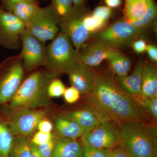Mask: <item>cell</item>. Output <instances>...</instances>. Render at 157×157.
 <instances>
[{
    "instance_id": "6da1fadb",
    "label": "cell",
    "mask_w": 157,
    "mask_h": 157,
    "mask_svg": "<svg viewBox=\"0 0 157 157\" xmlns=\"http://www.w3.org/2000/svg\"><path fill=\"white\" fill-rule=\"evenodd\" d=\"M86 107L97 113L103 120L118 124L133 121L155 124V121L134 96L119 84L111 70L97 72L89 92L84 95Z\"/></svg>"
},
{
    "instance_id": "7a4b0ae2",
    "label": "cell",
    "mask_w": 157,
    "mask_h": 157,
    "mask_svg": "<svg viewBox=\"0 0 157 157\" xmlns=\"http://www.w3.org/2000/svg\"><path fill=\"white\" fill-rule=\"evenodd\" d=\"M118 146L130 157H157L155 124L125 121L117 124Z\"/></svg>"
},
{
    "instance_id": "3957f363",
    "label": "cell",
    "mask_w": 157,
    "mask_h": 157,
    "mask_svg": "<svg viewBox=\"0 0 157 157\" xmlns=\"http://www.w3.org/2000/svg\"><path fill=\"white\" fill-rule=\"evenodd\" d=\"M59 75L47 70L33 72L23 81L7 107L36 109L47 106L50 98L48 94V85Z\"/></svg>"
},
{
    "instance_id": "277c9868",
    "label": "cell",
    "mask_w": 157,
    "mask_h": 157,
    "mask_svg": "<svg viewBox=\"0 0 157 157\" xmlns=\"http://www.w3.org/2000/svg\"><path fill=\"white\" fill-rule=\"evenodd\" d=\"M78 52L67 34L59 32L47 46L44 67L59 75L68 74L79 63Z\"/></svg>"
},
{
    "instance_id": "5b68a950",
    "label": "cell",
    "mask_w": 157,
    "mask_h": 157,
    "mask_svg": "<svg viewBox=\"0 0 157 157\" xmlns=\"http://www.w3.org/2000/svg\"><path fill=\"white\" fill-rule=\"evenodd\" d=\"M25 70L20 54L5 59L0 64V107L10 102L23 81Z\"/></svg>"
},
{
    "instance_id": "8992f818",
    "label": "cell",
    "mask_w": 157,
    "mask_h": 157,
    "mask_svg": "<svg viewBox=\"0 0 157 157\" xmlns=\"http://www.w3.org/2000/svg\"><path fill=\"white\" fill-rule=\"evenodd\" d=\"M0 113L8 124L15 137H27L37 129L40 121L45 118L46 113L43 110L29 108L11 109L7 107Z\"/></svg>"
},
{
    "instance_id": "52a82bcc",
    "label": "cell",
    "mask_w": 157,
    "mask_h": 157,
    "mask_svg": "<svg viewBox=\"0 0 157 157\" xmlns=\"http://www.w3.org/2000/svg\"><path fill=\"white\" fill-rule=\"evenodd\" d=\"M61 18L51 5L37 9L26 30L43 42L52 41L59 32V24Z\"/></svg>"
},
{
    "instance_id": "ba28073f",
    "label": "cell",
    "mask_w": 157,
    "mask_h": 157,
    "mask_svg": "<svg viewBox=\"0 0 157 157\" xmlns=\"http://www.w3.org/2000/svg\"><path fill=\"white\" fill-rule=\"evenodd\" d=\"M143 32L131 22L124 20L114 23L98 33L96 39L97 41L118 50L128 47Z\"/></svg>"
},
{
    "instance_id": "9c48e42d",
    "label": "cell",
    "mask_w": 157,
    "mask_h": 157,
    "mask_svg": "<svg viewBox=\"0 0 157 157\" xmlns=\"http://www.w3.org/2000/svg\"><path fill=\"white\" fill-rule=\"evenodd\" d=\"M82 145L100 149H112L118 146L117 124L101 121L93 128L85 131L81 136Z\"/></svg>"
},
{
    "instance_id": "30bf717a",
    "label": "cell",
    "mask_w": 157,
    "mask_h": 157,
    "mask_svg": "<svg viewBox=\"0 0 157 157\" xmlns=\"http://www.w3.org/2000/svg\"><path fill=\"white\" fill-rule=\"evenodd\" d=\"M86 11L84 7L73 8L71 12L61 19L60 30L69 37L74 48L78 51L89 39L91 33L83 21Z\"/></svg>"
},
{
    "instance_id": "8fae6325",
    "label": "cell",
    "mask_w": 157,
    "mask_h": 157,
    "mask_svg": "<svg viewBox=\"0 0 157 157\" xmlns=\"http://www.w3.org/2000/svg\"><path fill=\"white\" fill-rule=\"evenodd\" d=\"M23 66L25 71L31 72L41 66H44L47 46L33 35L25 31L21 36Z\"/></svg>"
},
{
    "instance_id": "7c38bea8",
    "label": "cell",
    "mask_w": 157,
    "mask_h": 157,
    "mask_svg": "<svg viewBox=\"0 0 157 157\" xmlns=\"http://www.w3.org/2000/svg\"><path fill=\"white\" fill-rule=\"evenodd\" d=\"M25 25L0 5V46L16 50L21 47V36L26 30Z\"/></svg>"
},
{
    "instance_id": "4fadbf2b",
    "label": "cell",
    "mask_w": 157,
    "mask_h": 157,
    "mask_svg": "<svg viewBox=\"0 0 157 157\" xmlns=\"http://www.w3.org/2000/svg\"><path fill=\"white\" fill-rule=\"evenodd\" d=\"M118 51L96 40L89 44L82 45L78 51V62L94 68Z\"/></svg>"
},
{
    "instance_id": "5bb4252c",
    "label": "cell",
    "mask_w": 157,
    "mask_h": 157,
    "mask_svg": "<svg viewBox=\"0 0 157 157\" xmlns=\"http://www.w3.org/2000/svg\"><path fill=\"white\" fill-rule=\"evenodd\" d=\"M67 74L71 86L76 88L80 94L84 96L91 90L97 76V71L94 68L79 63Z\"/></svg>"
},
{
    "instance_id": "9a60e30c",
    "label": "cell",
    "mask_w": 157,
    "mask_h": 157,
    "mask_svg": "<svg viewBox=\"0 0 157 157\" xmlns=\"http://www.w3.org/2000/svg\"><path fill=\"white\" fill-rule=\"evenodd\" d=\"M59 116L75 122L85 132L93 128L103 120L97 113L86 107L84 109L63 113Z\"/></svg>"
},
{
    "instance_id": "2e32d148",
    "label": "cell",
    "mask_w": 157,
    "mask_h": 157,
    "mask_svg": "<svg viewBox=\"0 0 157 157\" xmlns=\"http://www.w3.org/2000/svg\"><path fill=\"white\" fill-rule=\"evenodd\" d=\"M2 7L6 11L20 20L26 27L40 6L38 1L32 2L24 0Z\"/></svg>"
},
{
    "instance_id": "e0dca14e",
    "label": "cell",
    "mask_w": 157,
    "mask_h": 157,
    "mask_svg": "<svg viewBox=\"0 0 157 157\" xmlns=\"http://www.w3.org/2000/svg\"><path fill=\"white\" fill-rule=\"evenodd\" d=\"M144 62L139 61L137 63L135 69L130 75L117 77L119 84L129 94L136 97L141 94V76Z\"/></svg>"
},
{
    "instance_id": "ac0fdd59",
    "label": "cell",
    "mask_w": 157,
    "mask_h": 157,
    "mask_svg": "<svg viewBox=\"0 0 157 157\" xmlns=\"http://www.w3.org/2000/svg\"><path fill=\"white\" fill-rule=\"evenodd\" d=\"M82 146L74 139L60 137L55 138L52 157H82Z\"/></svg>"
},
{
    "instance_id": "d6986e66",
    "label": "cell",
    "mask_w": 157,
    "mask_h": 157,
    "mask_svg": "<svg viewBox=\"0 0 157 157\" xmlns=\"http://www.w3.org/2000/svg\"><path fill=\"white\" fill-rule=\"evenodd\" d=\"M141 94L148 98L157 97V70L154 65L144 63L141 76Z\"/></svg>"
},
{
    "instance_id": "ffe728a7",
    "label": "cell",
    "mask_w": 157,
    "mask_h": 157,
    "mask_svg": "<svg viewBox=\"0 0 157 157\" xmlns=\"http://www.w3.org/2000/svg\"><path fill=\"white\" fill-rule=\"evenodd\" d=\"M55 126L60 137L76 140L85 132L78 124L60 116L55 120Z\"/></svg>"
},
{
    "instance_id": "44dd1931",
    "label": "cell",
    "mask_w": 157,
    "mask_h": 157,
    "mask_svg": "<svg viewBox=\"0 0 157 157\" xmlns=\"http://www.w3.org/2000/svg\"><path fill=\"white\" fill-rule=\"evenodd\" d=\"M150 0H127L124 9V18L129 22L140 19L147 11Z\"/></svg>"
},
{
    "instance_id": "7402d4cb",
    "label": "cell",
    "mask_w": 157,
    "mask_h": 157,
    "mask_svg": "<svg viewBox=\"0 0 157 157\" xmlns=\"http://www.w3.org/2000/svg\"><path fill=\"white\" fill-rule=\"evenodd\" d=\"M107 60L109 62L111 71L117 77H122L128 75L132 67L131 59L122 54L119 51Z\"/></svg>"
},
{
    "instance_id": "603a6c76",
    "label": "cell",
    "mask_w": 157,
    "mask_h": 157,
    "mask_svg": "<svg viewBox=\"0 0 157 157\" xmlns=\"http://www.w3.org/2000/svg\"><path fill=\"white\" fill-rule=\"evenodd\" d=\"M15 138L6 121L0 114V155L8 157Z\"/></svg>"
},
{
    "instance_id": "cb8c5ba5",
    "label": "cell",
    "mask_w": 157,
    "mask_h": 157,
    "mask_svg": "<svg viewBox=\"0 0 157 157\" xmlns=\"http://www.w3.org/2000/svg\"><path fill=\"white\" fill-rule=\"evenodd\" d=\"M8 157H31L30 142L27 137H15Z\"/></svg>"
},
{
    "instance_id": "d4e9b609",
    "label": "cell",
    "mask_w": 157,
    "mask_h": 157,
    "mask_svg": "<svg viewBox=\"0 0 157 157\" xmlns=\"http://www.w3.org/2000/svg\"><path fill=\"white\" fill-rule=\"evenodd\" d=\"M157 13L156 5L153 0H150L148 8L145 14L140 19L131 23L137 29L144 31L155 21Z\"/></svg>"
},
{
    "instance_id": "484cf974",
    "label": "cell",
    "mask_w": 157,
    "mask_h": 157,
    "mask_svg": "<svg viewBox=\"0 0 157 157\" xmlns=\"http://www.w3.org/2000/svg\"><path fill=\"white\" fill-rule=\"evenodd\" d=\"M83 21L86 26L91 34L101 30L107 22L92 14H88L86 11L83 17Z\"/></svg>"
},
{
    "instance_id": "4316f807",
    "label": "cell",
    "mask_w": 157,
    "mask_h": 157,
    "mask_svg": "<svg viewBox=\"0 0 157 157\" xmlns=\"http://www.w3.org/2000/svg\"><path fill=\"white\" fill-rule=\"evenodd\" d=\"M155 121L157 120V97L148 98L142 95L134 97Z\"/></svg>"
},
{
    "instance_id": "83f0119b",
    "label": "cell",
    "mask_w": 157,
    "mask_h": 157,
    "mask_svg": "<svg viewBox=\"0 0 157 157\" xmlns=\"http://www.w3.org/2000/svg\"><path fill=\"white\" fill-rule=\"evenodd\" d=\"M50 5L61 18L69 14L73 7L72 0H52Z\"/></svg>"
},
{
    "instance_id": "f1b7e54d",
    "label": "cell",
    "mask_w": 157,
    "mask_h": 157,
    "mask_svg": "<svg viewBox=\"0 0 157 157\" xmlns=\"http://www.w3.org/2000/svg\"><path fill=\"white\" fill-rule=\"evenodd\" d=\"M66 88L61 80L56 78L49 83L48 88V95L50 98H59L63 96Z\"/></svg>"
},
{
    "instance_id": "f546056e",
    "label": "cell",
    "mask_w": 157,
    "mask_h": 157,
    "mask_svg": "<svg viewBox=\"0 0 157 157\" xmlns=\"http://www.w3.org/2000/svg\"><path fill=\"white\" fill-rule=\"evenodd\" d=\"M111 149L95 148L88 146H82V157H109Z\"/></svg>"
},
{
    "instance_id": "4dcf8cb0",
    "label": "cell",
    "mask_w": 157,
    "mask_h": 157,
    "mask_svg": "<svg viewBox=\"0 0 157 157\" xmlns=\"http://www.w3.org/2000/svg\"><path fill=\"white\" fill-rule=\"evenodd\" d=\"M53 137V135L52 133H45L38 131L33 136L30 143L38 146L43 144L47 143Z\"/></svg>"
},
{
    "instance_id": "1f68e13d",
    "label": "cell",
    "mask_w": 157,
    "mask_h": 157,
    "mask_svg": "<svg viewBox=\"0 0 157 157\" xmlns=\"http://www.w3.org/2000/svg\"><path fill=\"white\" fill-rule=\"evenodd\" d=\"M80 94L73 86L66 89L63 96L65 101L68 104H72L76 103L80 98Z\"/></svg>"
},
{
    "instance_id": "d6a6232c",
    "label": "cell",
    "mask_w": 157,
    "mask_h": 157,
    "mask_svg": "<svg viewBox=\"0 0 157 157\" xmlns=\"http://www.w3.org/2000/svg\"><path fill=\"white\" fill-rule=\"evenodd\" d=\"M55 138L54 137L50 141L38 146L39 153L42 157H52L54 147Z\"/></svg>"
},
{
    "instance_id": "836d02e7",
    "label": "cell",
    "mask_w": 157,
    "mask_h": 157,
    "mask_svg": "<svg viewBox=\"0 0 157 157\" xmlns=\"http://www.w3.org/2000/svg\"><path fill=\"white\" fill-rule=\"evenodd\" d=\"M112 13L111 9L107 6H100L97 7L92 14L107 22L111 17Z\"/></svg>"
},
{
    "instance_id": "e575fe53",
    "label": "cell",
    "mask_w": 157,
    "mask_h": 157,
    "mask_svg": "<svg viewBox=\"0 0 157 157\" xmlns=\"http://www.w3.org/2000/svg\"><path fill=\"white\" fill-rule=\"evenodd\" d=\"M53 128V125L51 121L44 118L39 121L37 130L45 133H51Z\"/></svg>"
},
{
    "instance_id": "d590c367",
    "label": "cell",
    "mask_w": 157,
    "mask_h": 157,
    "mask_svg": "<svg viewBox=\"0 0 157 157\" xmlns=\"http://www.w3.org/2000/svg\"><path fill=\"white\" fill-rule=\"evenodd\" d=\"M132 48L135 52L138 54L143 53L146 52L147 45L143 39L135 40L132 43Z\"/></svg>"
},
{
    "instance_id": "8d00e7d4",
    "label": "cell",
    "mask_w": 157,
    "mask_h": 157,
    "mask_svg": "<svg viewBox=\"0 0 157 157\" xmlns=\"http://www.w3.org/2000/svg\"><path fill=\"white\" fill-rule=\"evenodd\" d=\"M146 51L150 58L155 63L157 62V48L153 45H147Z\"/></svg>"
},
{
    "instance_id": "74e56055",
    "label": "cell",
    "mask_w": 157,
    "mask_h": 157,
    "mask_svg": "<svg viewBox=\"0 0 157 157\" xmlns=\"http://www.w3.org/2000/svg\"><path fill=\"white\" fill-rule=\"evenodd\" d=\"M109 157H130L118 146L111 149Z\"/></svg>"
},
{
    "instance_id": "f35d334b",
    "label": "cell",
    "mask_w": 157,
    "mask_h": 157,
    "mask_svg": "<svg viewBox=\"0 0 157 157\" xmlns=\"http://www.w3.org/2000/svg\"><path fill=\"white\" fill-rule=\"evenodd\" d=\"M106 6L110 9H116L121 6L122 0H104Z\"/></svg>"
},
{
    "instance_id": "ab89813d",
    "label": "cell",
    "mask_w": 157,
    "mask_h": 157,
    "mask_svg": "<svg viewBox=\"0 0 157 157\" xmlns=\"http://www.w3.org/2000/svg\"><path fill=\"white\" fill-rule=\"evenodd\" d=\"M31 150V157H42L39 153L38 146L34 145L30 142Z\"/></svg>"
},
{
    "instance_id": "60d3db41",
    "label": "cell",
    "mask_w": 157,
    "mask_h": 157,
    "mask_svg": "<svg viewBox=\"0 0 157 157\" xmlns=\"http://www.w3.org/2000/svg\"><path fill=\"white\" fill-rule=\"evenodd\" d=\"M85 0H72L73 8H81L83 7Z\"/></svg>"
},
{
    "instance_id": "b9f144b4",
    "label": "cell",
    "mask_w": 157,
    "mask_h": 157,
    "mask_svg": "<svg viewBox=\"0 0 157 157\" xmlns=\"http://www.w3.org/2000/svg\"><path fill=\"white\" fill-rule=\"evenodd\" d=\"M24 1V0H0L2 3V6H4L11 3L15 2L18 1ZM25 1H32V2H36L37 0H25Z\"/></svg>"
},
{
    "instance_id": "7bdbcfd3",
    "label": "cell",
    "mask_w": 157,
    "mask_h": 157,
    "mask_svg": "<svg viewBox=\"0 0 157 157\" xmlns=\"http://www.w3.org/2000/svg\"><path fill=\"white\" fill-rule=\"evenodd\" d=\"M0 157H3L1 155H0Z\"/></svg>"
},
{
    "instance_id": "ee69618b",
    "label": "cell",
    "mask_w": 157,
    "mask_h": 157,
    "mask_svg": "<svg viewBox=\"0 0 157 157\" xmlns=\"http://www.w3.org/2000/svg\"><path fill=\"white\" fill-rule=\"evenodd\" d=\"M127 1V0H125V1Z\"/></svg>"
}]
</instances>
